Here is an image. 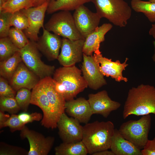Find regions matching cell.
<instances>
[{
	"instance_id": "cell-14",
	"label": "cell",
	"mask_w": 155,
	"mask_h": 155,
	"mask_svg": "<svg viewBox=\"0 0 155 155\" xmlns=\"http://www.w3.org/2000/svg\"><path fill=\"white\" fill-rule=\"evenodd\" d=\"M41 80L49 100L53 122L56 128L61 116L65 113L66 101L63 96L55 90L51 77H46Z\"/></svg>"
},
{
	"instance_id": "cell-35",
	"label": "cell",
	"mask_w": 155,
	"mask_h": 155,
	"mask_svg": "<svg viewBox=\"0 0 155 155\" xmlns=\"http://www.w3.org/2000/svg\"><path fill=\"white\" fill-rule=\"evenodd\" d=\"M25 125L21 121L18 115L12 114L6 121L0 126V128L8 127L10 131L13 132L17 130L21 131Z\"/></svg>"
},
{
	"instance_id": "cell-31",
	"label": "cell",
	"mask_w": 155,
	"mask_h": 155,
	"mask_svg": "<svg viewBox=\"0 0 155 155\" xmlns=\"http://www.w3.org/2000/svg\"><path fill=\"white\" fill-rule=\"evenodd\" d=\"M21 110L15 97L0 96V110L15 114Z\"/></svg>"
},
{
	"instance_id": "cell-8",
	"label": "cell",
	"mask_w": 155,
	"mask_h": 155,
	"mask_svg": "<svg viewBox=\"0 0 155 155\" xmlns=\"http://www.w3.org/2000/svg\"><path fill=\"white\" fill-rule=\"evenodd\" d=\"M20 136L27 139L30 145L28 155H47L54 143L53 137H45L42 134L29 129L25 126L21 130Z\"/></svg>"
},
{
	"instance_id": "cell-16",
	"label": "cell",
	"mask_w": 155,
	"mask_h": 155,
	"mask_svg": "<svg viewBox=\"0 0 155 155\" xmlns=\"http://www.w3.org/2000/svg\"><path fill=\"white\" fill-rule=\"evenodd\" d=\"M88 97V100L93 114H100L106 118L121 105L119 102L112 100L105 90L89 94Z\"/></svg>"
},
{
	"instance_id": "cell-44",
	"label": "cell",
	"mask_w": 155,
	"mask_h": 155,
	"mask_svg": "<svg viewBox=\"0 0 155 155\" xmlns=\"http://www.w3.org/2000/svg\"><path fill=\"white\" fill-rule=\"evenodd\" d=\"M148 1H150L151 2L155 3V0H148Z\"/></svg>"
},
{
	"instance_id": "cell-1",
	"label": "cell",
	"mask_w": 155,
	"mask_h": 155,
	"mask_svg": "<svg viewBox=\"0 0 155 155\" xmlns=\"http://www.w3.org/2000/svg\"><path fill=\"white\" fill-rule=\"evenodd\" d=\"M155 115V87L142 84L128 92L123 112L124 119L129 116Z\"/></svg>"
},
{
	"instance_id": "cell-28",
	"label": "cell",
	"mask_w": 155,
	"mask_h": 155,
	"mask_svg": "<svg viewBox=\"0 0 155 155\" xmlns=\"http://www.w3.org/2000/svg\"><path fill=\"white\" fill-rule=\"evenodd\" d=\"M8 37L0 39V61H3L11 57L20 51Z\"/></svg>"
},
{
	"instance_id": "cell-2",
	"label": "cell",
	"mask_w": 155,
	"mask_h": 155,
	"mask_svg": "<svg viewBox=\"0 0 155 155\" xmlns=\"http://www.w3.org/2000/svg\"><path fill=\"white\" fill-rule=\"evenodd\" d=\"M82 72L75 65L55 70L52 78L55 88L66 101L74 99L88 86Z\"/></svg>"
},
{
	"instance_id": "cell-36",
	"label": "cell",
	"mask_w": 155,
	"mask_h": 155,
	"mask_svg": "<svg viewBox=\"0 0 155 155\" xmlns=\"http://www.w3.org/2000/svg\"><path fill=\"white\" fill-rule=\"evenodd\" d=\"M17 91L9 84L8 80L4 78L0 77V96L15 97Z\"/></svg>"
},
{
	"instance_id": "cell-40",
	"label": "cell",
	"mask_w": 155,
	"mask_h": 155,
	"mask_svg": "<svg viewBox=\"0 0 155 155\" xmlns=\"http://www.w3.org/2000/svg\"><path fill=\"white\" fill-rule=\"evenodd\" d=\"M92 155H115L111 151L105 150L100 151L93 153Z\"/></svg>"
},
{
	"instance_id": "cell-42",
	"label": "cell",
	"mask_w": 155,
	"mask_h": 155,
	"mask_svg": "<svg viewBox=\"0 0 155 155\" xmlns=\"http://www.w3.org/2000/svg\"><path fill=\"white\" fill-rule=\"evenodd\" d=\"M46 1H49L48 0H34V7L40 6Z\"/></svg>"
},
{
	"instance_id": "cell-38",
	"label": "cell",
	"mask_w": 155,
	"mask_h": 155,
	"mask_svg": "<svg viewBox=\"0 0 155 155\" xmlns=\"http://www.w3.org/2000/svg\"><path fill=\"white\" fill-rule=\"evenodd\" d=\"M141 152L142 155H155V137L148 140Z\"/></svg>"
},
{
	"instance_id": "cell-24",
	"label": "cell",
	"mask_w": 155,
	"mask_h": 155,
	"mask_svg": "<svg viewBox=\"0 0 155 155\" xmlns=\"http://www.w3.org/2000/svg\"><path fill=\"white\" fill-rule=\"evenodd\" d=\"M56 155H86L88 152L82 141L64 142L55 148Z\"/></svg>"
},
{
	"instance_id": "cell-47",
	"label": "cell",
	"mask_w": 155,
	"mask_h": 155,
	"mask_svg": "<svg viewBox=\"0 0 155 155\" xmlns=\"http://www.w3.org/2000/svg\"></svg>"
},
{
	"instance_id": "cell-7",
	"label": "cell",
	"mask_w": 155,
	"mask_h": 155,
	"mask_svg": "<svg viewBox=\"0 0 155 155\" xmlns=\"http://www.w3.org/2000/svg\"><path fill=\"white\" fill-rule=\"evenodd\" d=\"M19 51L22 61L40 80L53 75L55 71V66L46 64L42 61L36 42L29 40Z\"/></svg>"
},
{
	"instance_id": "cell-12",
	"label": "cell",
	"mask_w": 155,
	"mask_h": 155,
	"mask_svg": "<svg viewBox=\"0 0 155 155\" xmlns=\"http://www.w3.org/2000/svg\"><path fill=\"white\" fill-rule=\"evenodd\" d=\"M76 119L69 117L65 113L62 114L57 123L58 134L63 142H71L82 140L83 126Z\"/></svg>"
},
{
	"instance_id": "cell-11",
	"label": "cell",
	"mask_w": 155,
	"mask_h": 155,
	"mask_svg": "<svg viewBox=\"0 0 155 155\" xmlns=\"http://www.w3.org/2000/svg\"><path fill=\"white\" fill-rule=\"evenodd\" d=\"M85 39L71 40L63 38L61 51L57 60L64 67L70 66L83 59V48Z\"/></svg>"
},
{
	"instance_id": "cell-3",
	"label": "cell",
	"mask_w": 155,
	"mask_h": 155,
	"mask_svg": "<svg viewBox=\"0 0 155 155\" xmlns=\"http://www.w3.org/2000/svg\"><path fill=\"white\" fill-rule=\"evenodd\" d=\"M115 129L113 123L110 121H96L83 126L82 141L88 154L92 155L110 149Z\"/></svg>"
},
{
	"instance_id": "cell-10",
	"label": "cell",
	"mask_w": 155,
	"mask_h": 155,
	"mask_svg": "<svg viewBox=\"0 0 155 155\" xmlns=\"http://www.w3.org/2000/svg\"><path fill=\"white\" fill-rule=\"evenodd\" d=\"M49 2L46 1L40 6L20 10L28 19L29 26L25 33L31 41L36 42L38 39V34L40 29L44 27L45 14Z\"/></svg>"
},
{
	"instance_id": "cell-33",
	"label": "cell",
	"mask_w": 155,
	"mask_h": 155,
	"mask_svg": "<svg viewBox=\"0 0 155 155\" xmlns=\"http://www.w3.org/2000/svg\"><path fill=\"white\" fill-rule=\"evenodd\" d=\"M12 13L8 12L0 13V37H7L10 29V20Z\"/></svg>"
},
{
	"instance_id": "cell-26",
	"label": "cell",
	"mask_w": 155,
	"mask_h": 155,
	"mask_svg": "<svg viewBox=\"0 0 155 155\" xmlns=\"http://www.w3.org/2000/svg\"><path fill=\"white\" fill-rule=\"evenodd\" d=\"M131 6L135 11L143 13L150 22L155 23V3L142 0H131Z\"/></svg>"
},
{
	"instance_id": "cell-20",
	"label": "cell",
	"mask_w": 155,
	"mask_h": 155,
	"mask_svg": "<svg viewBox=\"0 0 155 155\" xmlns=\"http://www.w3.org/2000/svg\"><path fill=\"white\" fill-rule=\"evenodd\" d=\"M65 107L67 114L80 123H88L93 114L88 100L83 97L66 101Z\"/></svg>"
},
{
	"instance_id": "cell-15",
	"label": "cell",
	"mask_w": 155,
	"mask_h": 155,
	"mask_svg": "<svg viewBox=\"0 0 155 155\" xmlns=\"http://www.w3.org/2000/svg\"><path fill=\"white\" fill-rule=\"evenodd\" d=\"M31 92L30 104L39 107L43 113L41 121V125L47 128L55 129L49 100L41 80L32 89Z\"/></svg>"
},
{
	"instance_id": "cell-43",
	"label": "cell",
	"mask_w": 155,
	"mask_h": 155,
	"mask_svg": "<svg viewBox=\"0 0 155 155\" xmlns=\"http://www.w3.org/2000/svg\"><path fill=\"white\" fill-rule=\"evenodd\" d=\"M153 43L154 47V53L152 57V59L155 62V40L153 41Z\"/></svg>"
},
{
	"instance_id": "cell-27",
	"label": "cell",
	"mask_w": 155,
	"mask_h": 155,
	"mask_svg": "<svg viewBox=\"0 0 155 155\" xmlns=\"http://www.w3.org/2000/svg\"><path fill=\"white\" fill-rule=\"evenodd\" d=\"M34 6V0H8L3 4L0 13L8 12L13 13Z\"/></svg>"
},
{
	"instance_id": "cell-37",
	"label": "cell",
	"mask_w": 155,
	"mask_h": 155,
	"mask_svg": "<svg viewBox=\"0 0 155 155\" xmlns=\"http://www.w3.org/2000/svg\"><path fill=\"white\" fill-rule=\"evenodd\" d=\"M18 116L21 121L24 125L34 121H39L42 120L43 117L41 113L37 112L30 114L24 112L18 115Z\"/></svg>"
},
{
	"instance_id": "cell-5",
	"label": "cell",
	"mask_w": 155,
	"mask_h": 155,
	"mask_svg": "<svg viewBox=\"0 0 155 155\" xmlns=\"http://www.w3.org/2000/svg\"><path fill=\"white\" fill-rule=\"evenodd\" d=\"M150 114L144 115L138 120H130L123 123L118 130L125 139L142 150L146 144L151 125Z\"/></svg>"
},
{
	"instance_id": "cell-17",
	"label": "cell",
	"mask_w": 155,
	"mask_h": 155,
	"mask_svg": "<svg viewBox=\"0 0 155 155\" xmlns=\"http://www.w3.org/2000/svg\"><path fill=\"white\" fill-rule=\"evenodd\" d=\"M81 71L88 86L97 90L107 84L104 76L100 71L92 55L88 56L83 53Z\"/></svg>"
},
{
	"instance_id": "cell-9",
	"label": "cell",
	"mask_w": 155,
	"mask_h": 155,
	"mask_svg": "<svg viewBox=\"0 0 155 155\" xmlns=\"http://www.w3.org/2000/svg\"><path fill=\"white\" fill-rule=\"evenodd\" d=\"M73 15L76 27L85 39L98 27L101 18L97 12H92L84 5L76 9Z\"/></svg>"
},
{
	"instance_id": "cell-30",
	"label": "cell",
	"mask_w": 155,
	"mask_h": 155,
	"mask_svg": "<svg viewBox=\"0 0 155 155\" xmlns=\"http://www.w3.org/2000/svg\"><path fill=\"white\" fill-rule=\"evenodd\" d=\"M8 37L20 49L24 47L29 41L22 30L14 27L10 28Z\"/></svg>"
},
{
	"instance_id": "cell-41",
	"label": "cell",
	"mask_w": 155,
	"mask_h": 155,
	"mask_svg": "<svg viewBox=\"0 0 155 155\" xmlns=\"http://www.w3.org/2000/svg\"><path fill=\"white\" fill-rule=\"evenodd\" d=\"M149 33L150 35L155 39V23L152 25L149 30Z\"/></svg>"
},
{
	"instance_id": "cell-4",
	"label": "cell",
	"mask_w": 155,
	"mask_h": 155,
	"mask_svg": "<svg viewBox=\"0 0 155 155\" xmlns=\"http://www.w3.org/2000/svg\"><path fill=\"white\" fill-rule=\"evenodd\" d=\"M101 18L116 26H126L132 15V8L124 0H91Z\"/></svg>"
},
{
	"instance_id": "cell-39",
	"label": "cell",
	"mask_w": 155,
	"mask_h": 155,
	"mask_svg": "<svg viewBox=\"0 0 155 155\" xmlns=\"http://www.w3.org/2000/svg\"><path fill=\"white\" fill-rule=\"evenodd\" d=\"M10 117L9 115L5 114L4 112L0 110V126L6 121Z\"/></svg>"
},
{
	"instance_id": "cell-19",
	"label": "cell",
	"mask_w": 155,
	"mask_h": 155,
	"mask_svg": "<svg viewBox=\"0 0 155 155\" xmlns=\"http://www.w3.org/2000/svg\"><path fill=\"white\" fill-rule=\"evenodd\" d=\"M40 78L29 69L22 61L9 81L16 91L22 88L32 89L39 82Z\"/></svg>"
},
{
	"instance_id": "cell-6",
	"label": "cell",
	"mask_w": 155,
	"mask_h": 155,
	"mask_svg": "<svg viewBox=\"0 0 155 155\" xmlns=\"http://www.w3.org/2000/svg\"><path fill=\"white\" fill-rule=\"evenodd\" d=\"M44 27L49 31L71 40L85 39L78 30L73 15L69 11L55 13Z\"/></svg>"
},
{
	"instance_id": "cell-23",
	"label": "cell",
	"mask_w": 155,
	"mask_h": 155,
	"mask_svg": "<svg viewBox=\"0 0 155 155\" xmlns=\"http://www.w3.org/2000/svg\"><path fill=\"white\" fill-rule=\"evenodd\" d=\"M91 0H51L49 4L46 12L51 14L59 11L75 10Z\"/></svg>"
},
{
	"instance_id": "cell-13",
	"label": "cell",
	"mask_w": 155,
	"mask_h": 155,
	"mask_svg": "<svg viewBox=\"0 0 155 155\" xmlns=\"http://www.w3.org/2000/svg\"><path fill=\"white\" fill-rule=\"evenodd\" d=\"M93 58L102 74L107 77L110 76L117 82L128 81V79L123 76L122 72L128 65L127 63L129 59L126 58L124 62L121 63L119 60L115 61L103 56L101 53H94Z\"/></svg>"
},
{
	"instance_id": "cell-34",
	"label": "cell",
	"mask_w": 155,
	"mask_h": 155,
	"mask_svg": "<svg viewBox=\"0 0 155 155\" xmlns=\"http://www.w3.org/2000/svg\"><path fill=\"white\" fill-rule=\"evenodd\" d=\"M0 155H28V152L24 148L1 142Z\"/></svg>"
},
{
	"instance_id": "cell-32",
	"label": "cell",
	"mask_w": 155,
	"mask_h": 155,
	"mask_svg": "<svg viewBox=\"0 0 155 155\" xmlns=\"http://www.w3.org/2000/svg\"><path fill=\"white\" fill-rule=\"evenodd\" d=\"M10 25L11 26L22 30L28 27L29 22L26 16L20 11L12 13L10 20Z\"/></svg>"
},
{
	"instance_id": "cell-21",
	"label": "cell",
	"mask_w": 155,
	"mask_h": 155,
	"mask_svg": "<svg viewBox=\"0 0 155 155\" xmlns=\"http://www.w3.org/2000/svg\"><path fill=\"white\" fill-rule=\"evenodd\" d=\"M113 28L110 23H106L98 27L86 38L83 48V52L88 56L101 53L99 48L100 44L105 40L106 34Z\"/></svg>"
},
{
	"instance_id": "cell-22",
	"label": "cell",
	"mask_w": 155,
	"mask_h": 155,
	"mask_svg": "<svg viewBox=\"0 0 155 155\" xmlns=\"http://www.w3.org/2000/svg\"><path fill=\"white\" fill-rule=\"evenodd\" d=\"M110 149L115 155H142L141 150L124 138L115 129Z\"/></svg>"
},
{
	"instance_id": "cell-29",
	"label": "cell",
	"mask_w": 155,
	"mask_h": 155,
	"mask_svg": "<svg viewBox=\"0 0 155 155\" xmlns=\"http://www.w3.org/2000/svg\"><path fill=\"white\" fill-rule=\"evenodd\" d=\"M26 88H22L17 91L15 99L21 110L27 111L31 98L32 92Z\"/></svg>"
},
{
	"instance_id": "cell-18",
	"label": "cell",
	"mask_w": 155,
	"mask_h": 155,
	"mask_svg": "<svg viewBox=\"0 0 155 155\" xmlns=\"http://www.w3.org/2000/svg\"><path fill=\"white\" fill-rule=\"evenodd\" d=\"M42 28V35L36 42L37 47L49 61L57 59L62 38L58 35L51 33L44 27Z\"/></svg>"
},
{
	"instance_id": "cell-45",
	"label": "cell",
	"mask_w": 155,
	"mask_h": 155,
	"mask_svg": "<svg viewBox=\"0 0 155 155\" xmlns=\"http://www.w3.org/2000/svg\"><path fill=\"white\" fill-rule=\"evenodd\" d=\"M4 3L7 1L8 0H2Z\"/></svg>"
},
{
	"instance_id": "cell-25",
	"label": "cell",
	"mask_w": 155,
	"mask_h": 155,
	"mask_svg": "<svg viewBox=\"0 0 155 155\" xmlns=\"http://www.w3.org/2000/svg\"><path fill=\"white\" fill-rule=\"evenodd\" d=\"M22 61L19 51L11 57L0 62V76L9 81L19 64Z\"/></svg>"
},
{
	"instance_id": "cell-46",
	"label": "cell",
	"mask_w": 155,
	"mask_h": 155,
	"mask_svg": "<svg viewBox=\"0 0 155 155\" xmlns=\"http://www.w3.org/2000/svg\"><path fill=\"white\" fill-rule=\"evenodd\" d=\"M51 0H48V1H49V2H50Z\"/></svg>"
}]
</instances>
